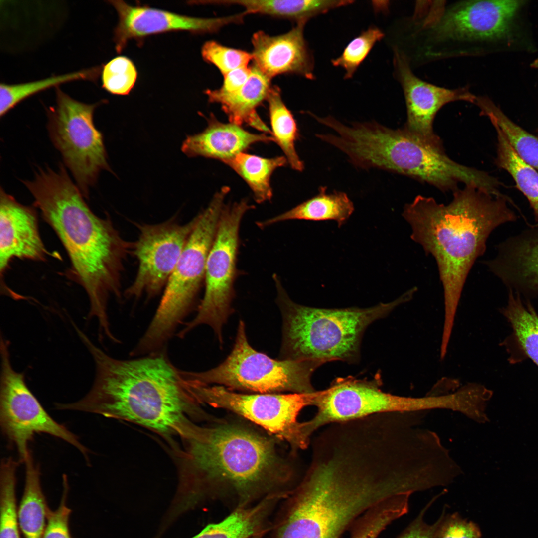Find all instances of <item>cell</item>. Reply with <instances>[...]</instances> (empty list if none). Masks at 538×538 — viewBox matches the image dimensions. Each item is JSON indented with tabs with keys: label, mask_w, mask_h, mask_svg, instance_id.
<instances>
[{
	"label": "cell",
	"mask_w": 538,
	"mask_h": 538,
	"mask_svg": "<svg viewBox=\"0 0 538 538\" xmlns=\"http://www.w3.org/2000/svg\"><path fill=\"white\" fill-rule=\"evenodd\" d=\"M79 337L94 361V381L83 398L57 403V409L95 413L136 424L161 436L170 445L196 420L209 418L167 350L120 359L106 353L84 333Z\"/></svg>",
	"instance_id": "cell-1"
},
{
	"label": "cell",
	"mask_w": 538,
	"mask_h": 538,
	"mask_svg": "<svg viewBox=\"0 0 538 538\" xmlns=\"http://www.w3.org/2000/svg\"><path fill=\"white\" fill-rule=\"evenodd\" d=\"M22 182L67 253L71 266L66 275L85 291L89 317L97 319L100 331L109 332V299L122 298V275L133 243L123 238L108 216L94 213L62 164L56 171L39 168L33 180Z\"/></svg>",
	"instance_id": "cell-2"
},
{
	"label": "cell",
	"mask_w": 538,
	"mask_h": 538,
	"mask_svg": "<svg viewBox=\"0 0 538 538\" xmlns=\"http://www.w3.org/2000/svg\"><path fill=\"white\" fill-rule=\"evenodd\" d=\"M510 204L515 206L505 194L464 185L453 192L446 205L419 195L404 207L402 216L410 225L411 239L437 263L444 291L445 335L452 334L466 280L485 253L488 237L498 226L517 219Z\"/></svg>",
	"instance_id": "cell-3"
},
{
	"label": "cell",
	"mask_w": 538,
	"mask_h": 538,
	"mask_svg": "<svg viewBox=\"0 0 538 538\" xmlns=\"http://www.w3.org/2000/svg\"><path fill=\"white\" fill-rule=\"evenodd\" d=\"M398 492L388 469L373 456L345 447L316 450L276 538H340L364 513Z\"/></svg>",
	"instance_id": "cell-4"
},
{
	"label": "cell",
	"mask_w": 538,
	"mask_h": 538,
	"mask_svg": "<svg viewBox=\"0 0 538 538\" xmlns=\"http://www.w3.org/2000/svg\"><path fill=\"white\" fill-rule=\"evenodd\" d=\"M180 440L171 448L178 475L175 502L183 509L209 484L248 489L288 480L294 474L272 440L246 427L195 423Z\"/></svg>",
	"instance_id": "cell-5"
},
{
	"label": "cell",
	"mask_w": 538,
	"mask_h": 538,
	"mask_svg": "<svg viewBox=\"0 0 538 538\" xmlns=\"http://www.w3.org/2000/svg\"><path fill=\"white\" fill-rule=\"evenodd\" d=\"M404 19L397 47L411 68L449 59L479 56L511 38L526 1L471 0L448 4L421 1Z\"/></svg>",
	"instance_id": "cell-6"
},
{
	"label": "cell",
	"mask_w": 538,
	"mask_h": 538,
	"mask_svg": "<svg viewBox=\"0 0 538 538\" xmlns=\"http://www.w3.org/2000/svg\"><path fill=\"white\" fill-rule=\"evenodd\" d=\"M274 279L283 320L280 359L312 361L322 365L337 360L357 362L363 335L369 325L409 301L415 294L410 289L392 302L368 308H320L293 302L276 275Z\"/></svg>",
	"instance_id": "cell-7"
},
{
	"label": "cell",
	"mask_w": 538,
	"mask_h": 538,
	"mask_svg": "<svg viewBox=\"0 0 538 538\" xmlns=\"http://www.w3.org/2000/svg\"><path fill=\"white\" fill-rule=\"evenodd\" d=\"M355 154L363 169L404 175L443 192L453 193L463 183L498 195L503 185L486 171L453 161L444 149L425 142L404 127L394 129L374 121L368 123L358 134Z\"/></svg>",
	"instance_id": "cell-8"
},
{
	"label": "cell",
	"mask_w": 538,
	"mask_h": 538,
	"mask_svg": "<svg viewBox=\"0 0 538 538\" xmlns=\"http://www.w3.org/2000/svg\"><path fill=\"white\" fill-rule=\"evenodd\" d=\"M230 191L224 186L216 193L198 216L193 228L171 275L150 323L138 341L147 353L163 351L183 320L193 311L203 282L224 201Z\"/></svg>",
	"instance_id": "cell-9"
},
{
	"label": "cell",
	"mask_w": 538,
	"mask_h": 538,
	"mask_svg": "<svg viewBox=\"0 0 538 538\" xmlns=\"http://www.w3.org/2000/svg\"><path fill=\"white\" fill-rule=\"evenodd\" d=\"M321 365L312 361L276 360L257 351L249 344L245 323L240 320L233 349L223 362L207 371L181 370V373L186 380L233 391L310 394L316 391L311 377Z\"/></svg>",
	"instance_id": "cell-10"
},
{
	"label": "cell",
	"mask_w": 538,
	"mask_h": 538,
	"mask_svg": "<svg viewBox=\"0 0 538 538\" xmlns=\"http://www.w3.org/2000/svg\"><path fill=\"white\" fill-rule=\"evenodd\" d=\"M56 92V105L47 110L49 136L87 199L100 172L111 171L103 135L93 121L99 103L78 101L58 88Z\"/></svg>",
	"instance_id": "cell-11"
},
{
	"label": "cell",
	"mask_w": 538,
	"mask_h": 538,
	"mask_svg": "<svg viewBox=\"0 0 538 538\" xmlns=\"http://www.w3.org/2000/svg\"><path fill=\"white\" fill-rule=\"evenodd\" d=\"M254 208L247 199L224 205L207 258L204 297L196 316L184 323V327L176 334L179 338H184L199 325H207L223 344V327L234 311L232 303L240 225L244 214Z\"/></svg>",
	"instance_id": "cell-12"
},
{
	"label": "cell",
	"mask_w": 538,
	"mask_h": 538,
	"mask_svg": "<svg viewBox=\"0 0 538 538\" xmlns=\"http://www.w3.org/2000/svg\"><path fill=\"white\" fill-rule=\"evenodd\" d=\"M188 387L200 404L238 414L285 441L294 451L306 449L310 444L298 416L303 408L311 406L314 392L245 394L195 381H190Z\"/></svg>",
	"instance_id": "cell-13"
},
{
	"label": "cell",
	"mask_w": 538,
	"mask_h": 538,
	"mask_svg": "<svg viewBox=\"0 0 538 538\" xmlns=\"http://www.w3.org/2000/svg\"><path fill=\"white\" fill-rule=\"evenodd\" d=\"M9 349V341L1 335L0 425L7 442L16 450L19 462L24 463L34 435L45 433L73 445L89 463L88 449L75 434L49 415L26 385L24 374L14 370Z\"/></svg>",
	"instance_id": "cell-14"
},
{
	"label": "cell",
	"mask_w": 538,
	"mask_h": 538,
	"mask_svg": "<svg viewBox=\"0 0 538 538\" xmlns=\"http://www.w3.org/2000/svg\"><path fill=\"white\" fill-rule=\"evenodd\" d=\"M197 219L196 216L184 224L169 219L138 226V236L132 249L138 268L125 297L138 299L145 295L150 299L164 290Z\"/></svg>",
	"instance_id": "cell-15"
},
{
	"label": "cell",
	"mask_w": 538,
	"mask_h": 538,
	"mask_svg": "<svg viewBox=\"0 0 538 538\" xmlns=\"http://www.w3.org/2000/svg\"><path fill=\"white\" fill-rule=\"evenodd\" d=\"M380 378L369 380L352 376L335 379L326 389L312 394L314 416L304 421L310 438L330 424L350 421L373 415L399 412L400 396L384 392Z\"/></svg>",
	"instance_id": "cell-16"
},
{
	"label": "cell",
	"mask_w": 538,
	"mask_h": 538,
	"mask_svg": "<svg viewBox=\"0 0 538 538\" xmlns=\"http://www.w3.org/2000/svg\"><path fill=\"white\" fill-rule=\"evenodd\" d=\"M393 53L394 76L401 86L406 106V120L403 127L425 142L444 149L441 139L433 130L437 113L451 102L474 104L476 96L467 86L449 89L423 81L414 74L402 53L393 48Z\"/></svg>",
	"instance_id": "cell-17"
},
{
	"label": "cell",
	"mask_w": 538,
	"mask_h": 538,
	"mask_svg": "<svg viewBox=\"0 0 538 538\" xmlns=\"http://www.w3.org/2000/svg\"><path fill=\"white\" fill-rule=\"evenodd\" d=\"M108 2L115 8L119 17L114 31L118 53L132 39L140 40L150 35L171 31L214 33L228 25L242 23L246 15L242 12L216 18L195 17L148 6H132L123 0Z\"/></svg>",
	"instance_id": "cell-18"
},
{
	"label": "cell",
	"mask_w": 538,
	"mask_h": 538,
	"mask_svg": "<svg viewBox=\"0 0 538 538\" xmlns=\"http://www.w3.org/2000/svg\"><path fill=\"white\" fill-rule=\"evenodd\" d=\"M41 237L37 212L24 205L1 187L0 190V275L4 290V274L15 258L44 261L49 255Z\"/></svg>",
	"instance_id": "cell-19"
},
{
	"label": "cell",
	"mask_w": 538,
	"mask_h": 538,
	"mask_svg": "<svg viewBox=\"0 0 538 538\" xmlns=\"http://www.w3.org/2000/svg\"><path fill=\"white\" fill-rule=\"evenodd\" d=\"M306 23H297L279 35L255 32L251 39L254 65L270 79L284 74L314 79V60L304 36Z\"/></svg>",
	"instance_id": "cell-20"
},
{
	"label": "cell",
	"mask_w": 538,
	"mask_h": 538,
	"mask_svg": "<svg viewBox=\"0 0 538 538\" xmlns=\"http://www.w3.org/2000/svg\"><path fill=\"white\" fill-rule=\"evenodd\" d=\"M496 249L494 258L483 262L489 271L508 289L538 295V226L510 237Z\"/></svg>",
	"instance_id": "cell-21"
},
{
	"label": "cell",
	"mask_w": 538,
	"mask_h": 538,
	"mask_svg": "<svg viewBox=\"0 0 538 538\" xmlns=\"http://www.w3.org/2000/svg\"><path fill=\"white\" fill-rule=\"evenodd\" d=\"M207 120L203 131L187 136L183 141L181 150L187 156H203L225 163L255 143L274 141L267 134L252 133L241 126L221 122L212 113Z\"/></svg>",
	"instance_id": "cell-22"
},
{
	"label": "cell",
	"mask_w": 538,
	"mask_h": 538,
	"mask_svg": "<svg viewBox=\"0 0 538 538\" xmlns=\"http://www.w3.org/2000/svg\"><path fill=\"white\" fill-rule=\"evenodd\" d=\"M245 84L238 90L221 93L216 89H207L205 93L210 103L219 104L227 115L229 122L239 126L246 124L262 132L270 134L271 130L258 114L256 109L267 100L270 89V81L254 64Z\"/></svg>",
	"instance_id": "cell-23"
},
{
	"label": "cell",
	"mask_w": 538,
	"mask_h": 538,
	"mask_svg": "<svg viewBox=\"0 0 538 538\" xmlns=\"http://www.w3.org/2000/svg\"><path fill=\"white\" fill-rule=\"evenodd\" d=\"M326 189V187H321L315 196L282 214L259 222L258 226L264 228L286 220H333L340 227L354 212L353 203L345 193L335 191L328 193Z\"/></svg>",
	"instance_id": "cell-24"
},
{
	"label": "cell",
	"mask_w": 538,
	"mask_h": 538,
	"mask_svg": "<svg viewBox=\"0 0 538 538\" xmlns=\"http://www.w3.org/2000/svg\"><path fill=\"white\" fill-rule=\"evenodd\" d=\"M219 4L237 5L247 14H259L307 22L310 18L330 10L346 6L353 0H219Z\"/></svg>",
	"instance_id": "cell-25"
},
{
	"label": "cell",
	"mask_w": 538,
	"mask_h": 538,
	"mask_svg": "<svg viewBox=\"0 0 538 538\" xmlns=\"http://www.w3.org/2000/svg\"><path fill=\"white\" fill-rule=\"evenodd\" d=\"M25 482L17 511L18 520L25 538H42L49 508L41 485V473L31 451L24 463Z\"/></svg>",
	"instance_id": "cell-26"
},
{
	"label": "cell",
	"mask_w": 538,
	"mask_h": 538,
	"mask_svg": "<svg viewBox=\"0 0 538 538\" xmlns=\"http://www.w3.org/2000/svg\"><path fill=\"white\" fill-rule=\"evenodd\" d=\"M481 116L498 126L519 157L538 171V136L511 120L489 97L476 96L474 104Z\"/></svg>",
	"instance_id": "cell-27"
},
{
	"label": "cell",
	"mask_w": 538,
	"mask_h": 538,
	"mask_svg": "<svg viewBox=\"0 0 538 538\" xmlns=\"http://www.w3.org/2000/svg\"><path fill=\"white\" fill-rule=\"evenodd\" d=\"M288 163L284 156L265 158L242 152L226 162L248 185L258 203L269 201L272 197L270 178L278 168Z\"/></svg>",
	"instance_id": "cell-28"
},
{
	"label": "cell",
	"mask_w": 538,
	"mask_h": 538,
	"mask_svg": "<svg viewBox=\"0 0 538 538\" xmlns=\"http://www.w3.org/2000/svg\"><path fill=\"white\" fill-rule=\"evenodd\" d=\"M502 312L511 325L519 347L538 367V315L531 303L509 289L507 304Z\"/></svg>",
	"instance_id": "cell-29"
},
{
	"label": "cell",
	"mask_w": 538,
	"mask_h": 538,
	"mask_svg": "<svg viewBox=\"0 0 538 538\" xmlns=\"http://www.w3.org/2000/svg\"><path fill=\"white\" fill-rule=\"evenodd\" d=\"M267 101L274 142L281 149L291 167L297 171H302L304 163L296 152L295 145L299 136L297 124L282 99L279 88L271 87Z\"/></svg>",
	"instance_id": "cell-30"
},
{
	"label": "cell",
	"mask_w": 538,
	"mask_h": 538,
	"mask_svg": "<svg viewBox=\"0 0 538 538\" xmlns=\"http://www.w3.org/2000/svg\"><path fill=\"white\" fill-rule=\"evenodd\" d=\"M497 134L495 163L512 177L518 189L528 200L538 226V171L523 161L510 144L501 130L492 125Z\"/></svg>",
	"instance_id": "cell-31"
},
{
	"label": "cell",
	"mask_w": 538,
	"mask_h": 538,
	"mask_svg": "<svg viewBox=\"0 0 538 538\" xmlns=\"http://www.w3.org/2000/svg\"><path fill=\"white\" fill-rule=\"evenodd\" d=\"M410 495H398L368 509L353 523L350 538H377L387 526L408 512Z\"/></svg>",
	"instance_id": "cell-32"
},
{
	"label": "cell",
	"mask_w": 538,
	"mask_h": 538,
	"mask_svg": "<svg viewBox=\"0 0 538 538\" xmlns=\"http://www.w3.org/2000/svg\"><path fill=\"white\" fill-rule=\"evenodd\" d=\"M19 463L12 457L1 459L0 469V538H20L16 508V472Z\"/></svg>",
	"instance_id": "cell-33"
},
{
	"label": "cell",
	"mask_w": 538,
	"mask_h": 538,
	"mask_svg": "<svg viewBox=\"0 0 538 538\" xmlns=\"http://www.w3.org/2000/svg\"><path fill=\"white\" fill-rule=\"evenodd\" d=\"M100 71L99 67H94L28 83L12 85L1 83L0 116H3L19 102L39 91L71 81L94 80Z\"/></svg>",
	"instance_id": "cell-34"
},
{
	"label": "cell",
	"mask_w": 538,
	"mask_h": 538,
	"mask_svg": "<svg viewBox=\"0 0 538 538\" xmlns=\"http://www.w3.org/2000/svg\"><path fill=\"white\" fill-rule=\"evenodd\" d=\"M257 525L255 511L238 510L221 521L208 525L192 538H248Z\"/></svg>",
	"instance_id": "cell-35"
},
{
	"label": "cell",
	"mask_w": 538,
	"mask_h": 538,
	"mask_svg": "<svg viewBox=\"0 0 538 538\" xmlns=\"http://www.w3.org/2000/svg\"><path fill=\"white\" fill-rule=\"evenodd\" d=\"M378 27L371 26L351 40L337 58L332 60L334 66L345 70L344 79L351 78L373 46L384 37Z\"/></svg>",
	"instance_id": "cell-36"
},
{
	"label": "cell",
	"mask_w": 538,
	"mask_h": 538,
	"mask_svg": "<svg viewBox=\"0 0 538 538\" xmlns=\"http://www.w3.org/2000/svg\"><path fill=\"white\" fill-rule=\"evenodd\" d=\"M137 77L135 65L125 56L112 59L104 65L101 71L103 88L116 95L128 94L134 86Z\"/></svg>",
	"instance_id": "cell-37"
},
{
	"label": "cell",
	"mask_w": 538,
	"mask_h": 538,
	"mask_svg": "<svg viewBox=\"0 0 538 538\" xmlns=\"http://www.w3.org/2000/svg\"><path fill=\"white\" fill-rule=\"evenodd\" d=\"M201 55L204 61L216 66L223 75L248 66L253 59L251 53L226 47L213 40L203 45Z\"/></svg>",
	"instance_id": "cell-38"
},
{
	"label": "cell",
	"mask_w": 538,
	"mask_h": 538,
	"mask_svg": "<svg viewBox=\"0 0 538 538\" xmlns=\"http://www.w3.org/2000/svg\"><path fill=\"white\" fill-rule=\"evenodd\" d=\"M63 491L59 506L55 511L48 509L47 523L42 538H71L69 519L71 510L66 505L69 487L65 474L63 475Z\"/></svg>",
	"instance_id": "cell-39"
},
{
	"label": "cell",
	"mask_w": 538,
	"mask_h": 538,
	"mask_svg": "<svg viewBox=\"0 0 538 538\" xmlns=\"http://www.w3.org/2000/svg\"><path fill=\"white\" fill-rule=\"evenodd\" d=\"M479 528L474 522L463 519L458 513L444 515L436 538H480Z\"/></svg>",
	"instance_id": "cell-40"
},
{
	"label": "cell",
	"mask_w": 538,
	"mask_h": 538,
	"mask_svg": "<svg viewBox=\"0 0 538 538\" xmlns=\"http://www.w3.org/2000/svg\"><path fill=\"white\" fill-rule=\"evenodd\" d=\"M433 501L423 508L417 517L397 538H436L437 531L445 514V510H443L442 514L436 522L432 525L427 524L424 520L423 516Z\"/></svg>",
	"instance_id": "cell-41"
},
{
	"label": "cell",
	"mask_w": 538,
	"mask_h": 538,
	"mask_svg": "<svg viewBox=\"0 0 538 538\" xmlns=\"http://www.w3.org/2000/svg\"><path fill=\"white\" fill-rule=\"evenodd\" d=\"M251 67L243 66L235 69L223 75L222 86L216 90L221 93L235 92L241 88L249 79Z\"/></svg>",
	"instance_id": "cell-42"
},
{
	"label": "cell",
	"mask_w": 538,
	"mask_h": 538,
	"mask_svg": "<svg viewBox=\"0 0 538 538\" xmlns=\"http://www.w3.org/2000/svg\"><path fill=\"white\" fill-rule=\"evenodd\" d=\"M537 133H538V129H537Z\"/></svg>",
	"instance_id": "cell-43"
}]
</instances>
